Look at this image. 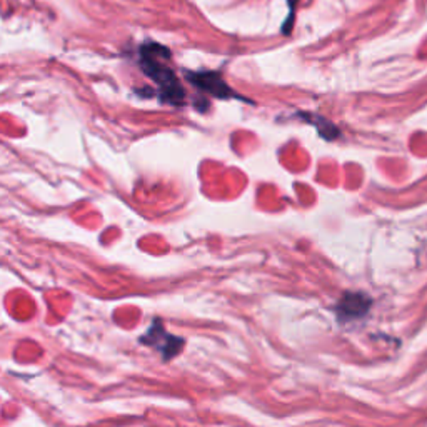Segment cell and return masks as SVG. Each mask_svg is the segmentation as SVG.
I'll list each match as a JSON object with an SVG mask.
<instances>
[{
	"instance_id": "3",
	"label": "cell",
	"mask_w": 427,
	"mask_h": 427,
	"mask_svg": "<svg viewBox=\"0 0 427 427\" xmlns=\"http://www.w3.org/2000/svg\"><path fill=\"white\" fill-rule=\"evenodd\" d=\"M369 301L363 294H349L339 302V314L342 317H359L369 310Z\"/></svg>"
},
{
	"instance_id": "1",
	"label": "cell",
	"mask_w": 427,
	"mask_h": 427,
	"mask_svg": "<svg viewBox=\"0 0 427 427\" xmlns=\"http://www.w3.org/2000/svg\"><path fill=\"white\" fill-rule=\"evenodd\" d=\"M169 57L171 52L159 44H145L141 49L142 71L160 87L164 101L179 106L184 101V88L177 80L174 71L165 64V59Z\"/></svg>"
},
{
	"instance_id": "2",
	"label": "cell",
	"mask_w": 427,
	"mask_h": 427,
	"mask_svg": "<svg viewBox=\"0 0 427 427\" xmlns=\"http://www.w3.org/2000/svg\"><path fill=\"white\" fill-rule=\"evenodd\" d=\"M188 80H191L194 86H197L202 90L209 92L214 97H236V92L232 90L227 84L224 82L221 75L217 72H195V74H187Z\"/></svg>"
},
{
	"instance_id": "4",
	"label": "cell",
	"mask_w": 427,
	"mask_h": 427,
	"mask_svg": "<svg viewBox=\"0 0 427 427\" xmlns=\"http://www.w3.org/2000/svg\"><path fill=\"white\" fill-rule=\"evenodd\" d=\"M299 0H287V5H289V10H291V15H289V24H292V19H294V9L295 5H297Z\"/></svg>"
}]
</instances>
